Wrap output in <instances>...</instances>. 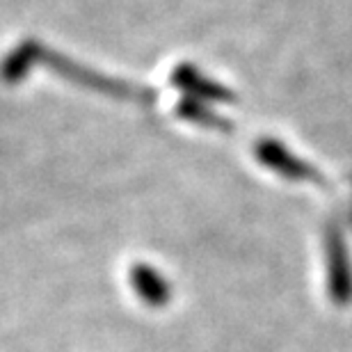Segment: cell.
I'll use <instances>...</instances> for the list:
<instances>
[{"instance_id": "6da1fadb", "label": "cell", "mask_w": 352, "mask_h": 352, "mask_svg": "<svg viewBox=\"0 0 352 352\" xmlns=\"http://www.w3.org/2000/svg\"><path fill=\"white\" fill-rule=\"evenodd\" d=\"M32 65H46L72 82H78V85L96 89V91H103L105 96H115V98H122V101L151 103L153 98H156V91L153 89L138 87V85H131V82H122V80H112L108 76L89 72V69L62 58L60 53L46 51L44 46L34 44V41H23L19 48H14V51L7 55L3 60V65H0V78L5 82H10V85L21 82L25 78V74L30 72Z\"/></svg>"}, {"instance_id": "7a4b0ae2", "label": "cell", "mask_w": 352, "mask_h": 352, "mask_svg": "<svg viewBox=\"0 0 352 352\" xmlns=\"http://www.w3.org/2000/svg\"><path fill=\"white\" fill-rule=\"evenodd\" d=\"M325 252H327V270H329V295L336 305H350L352 302V265L348 258L346 243L336 227L325 231Z\"/></svg>"}, {"instance_id": "3957f363", "label": "cell", "mask_w": 352, "mask_h": 352, "mask_svg": "<svg viewBox=\"0 0 352 352\" xmlns=\"http://www.w3.org/2000/svg\"><path fill=\"white\" fill-rule=\"evenodd\" d=\"M256 158L261 160L265 167H270L277 174L286 176V179L291 181H314L318 183V186L327 188L329 183L325 181V176H322L316 167L302 163L293 156V153H288L284 146L279 142H274V140H261V142L256 144Z\"/></svg>"}, {"instance_id": "277c9868", "label": "cell", "mask_w": 352, "mask_h": 352, "mask_svg": "<svg viewBox=\"0 0 352 352\" xmlns=\"http://www.w3.org/2000/svg\"><path fill=\"white\" fill-rule=\"evenodd\" d=\"M131 284L135 288L138 298L146 302L149 307H165L170 302V284L165 281V277H160V272H156L149 265H133Z\"/></svg>"}, {"instance_id": "5b68a950", "label": "cell", "mask_w": 352, "mask_h": 352, "mask_svg": "<svg viewBox=\"0 0 352 352\" xmlns=\"http://www.w3.org/2000/svg\"><path fill=\"white\" fill-rule=\"evenodd\" d=\"M172 82L176 87H183L190 94H197V96H206V98H213V101H222V103H234L236 96L231 94L229 89H224L222 85L217 82L204 78L201 74H197L192 67L183 65V67H176L174 69V76H172Z\"/></svg>"}, {"instance_id": "8992f818", "label": "cell", "mask_w": 352, "mask_h": 352, "mask_svg": "<svg viewBox=\"0 0 352 352\" xmlns=\"http://www.w3.org/2000/svg\"><path fill=\"white\" fill-rule=\"evenodd\" d=\"M176 110H179V115L183 119H188V122H195L199 126H208V129H231L229 122H224L222 117L213 115V112H208V108H204L201 103L192 101V98H186V101H181L176 105Z\"/></svg>"}]
</instances>
